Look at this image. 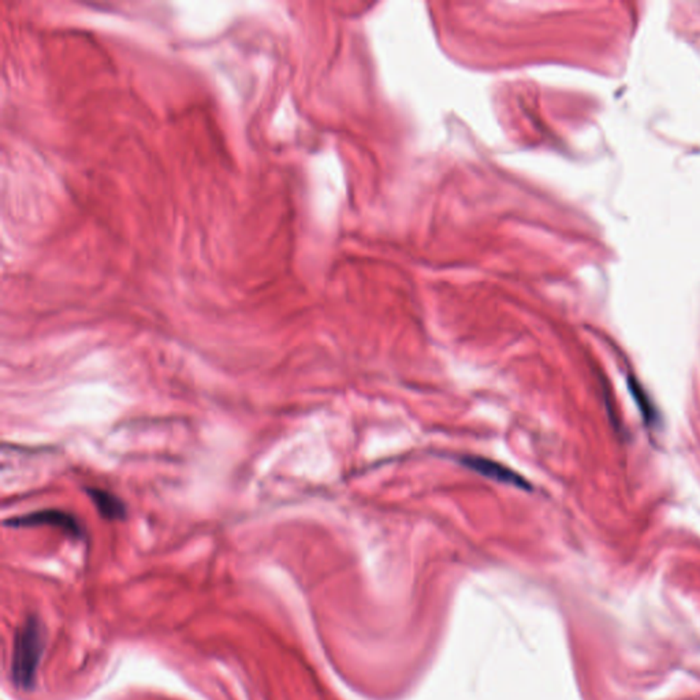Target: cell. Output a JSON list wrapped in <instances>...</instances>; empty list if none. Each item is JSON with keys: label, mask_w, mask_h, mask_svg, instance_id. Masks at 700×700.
Returning a JSON list of instances; mask_svg holds the SVG:
<instances>
[{"label": "cell", "mask_w": 700, "mask_h": 700, "mask_svg": "<svg viewBox=\"0 0 700 700\" xmlns=\"http://www.w3.org/2000/svg\"><path fill=\"white\" fill-rule=\"evenodd\" d=\"M44 644H46L44 626L39 618H28L15 632L12 678L13 683L18 688L28 691L35 687L39 663L43 657Z\"/></svg>", "instance_id": "cell-1"}, {"label": "cell", "mask_w": 700, "mask_h": 700, "mask_svg": "<svg viewBox=\"0 0 700 700\" xmlns=\"http://www.w3.org/2000/svg\"><path fill=\"white\" fill-rule=\"evenodd\" d=\"M628 390L631 393L632 398H634V403H636L639 412H641L644 423L647 426H652V424L657 423V411H655L654 403H651V398L644 392L643 386L639 384L638 379L632 377V375L628 377Z\"/></svg>", "instance_id": "cell-5"}, {"label": "cell", "mask_w": 700, "mask_h": 700, "mask_svg": "<svg viewBox=\"0 0 700 700\" xmlns=\"http://www.w3.org/2000/svg\"><path fill=\"white\" fill-rule=\"evenodd\" d=\"M4 526L10 528H35V527H54L73 539L84 537L81 521L73 513L60 509H43L36 512L25 513L4 520Z\"/></svg>", "instance_id": "cell-2"}, {"label": "cell", "mask_w": 700, "mask_h": 700, "mask_svg": "<svg viewBox=\"0 0 700 700\" xmlns=\"http://www.w3.org/2000/svg\"><path fill=\"white\" fill-rule=\"evenodd\" d=\"M85 492L102 518L109 521H123L128 518V508L118 495L101 487H86Z\"/></svg>", "instance_id": "cell-4"}, {"label": "cell", "mask_w": 700, "mask_h": 700, "mask_svg": "<svg viewBox=\"0 0 700 700\" xmlns=\"http://www.w3.org/2000/svg\"><path fill=\"white\" fill-rule=\"evenodd\" d=\"M460 464L465 466V468L487 477V479L498 482V483L510 484V486H515L516 489L520 490L532 489L531 483L526 481L520 474L513 471L512 468H509V466L503 465V464L490 460V458L477 457V456H464V457L460 458Z\"/></svg>", "instance_id": "cell-3"}]
</instances>
